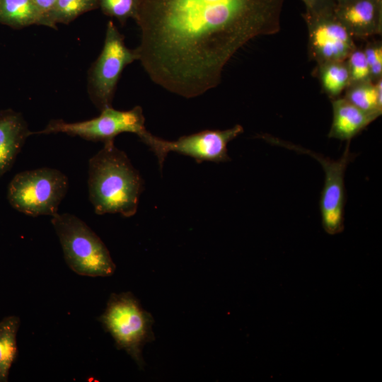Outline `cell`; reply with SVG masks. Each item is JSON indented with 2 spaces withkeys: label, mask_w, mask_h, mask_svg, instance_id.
I'll return each instance as SVG.
<instances>
[{
  "label": "cell",
  "mask_w": 382,
  "mask_h": 382,
  "mask_svg": "<svg viewBox=\"0 0 382 382\" xmlns=\"http://www.w3.org/2000/svg\"><path fill=\"white\" fill-rule=\"evenodd\" d=\"M69 187L66 175L40 168L16 174L8 186L7 198L16 210L30 216H54Z\"/></svg>",
  "instance_id": "5"
},
{
  "label": "cell",
  "mask_w": 382,
  "mask_h": 382,
  "mask_svg": "<svg viewBox=\"0 0 382 382\" xmlns=\"http://www.w3.org/2000/svg\"><path fill=\"white\" fill-rule=\"evenodd\" d=\"M97 8V0H57L52 9L42 18L40 25L55 28L57 23L68 24Z\"/></svg>",
  "instance_id": "18"
},
{
  "label": "cell",
  "mask_w": 382,
  "mask_h": 382,
  "mask_svg": "<svg viewBox=\"0 0 382 382\" xmlns=\"http://www.w3.org/2000/svg\"><path fill=\"white\" fill-rule=\"evenodd\" d=\"M64 259L76 273L88 277H108L115 270L110 253L96 233L81 219L69 213L52 216Z\"/></svg>",
  "instance_id": "3"
},
{
  "label": "cell",
  "mask_w": 382,
  "mask_h": 382,
  "mask_svg": "<svg viewBox=\"0 0 382 382\" xmlns=\"http://www.w3.org/2000/svg\"><path fill=\"white\" fill-rule=\"evenodd\" d=\"M104 329L115 342L143 368L142 349L154 339V319L131 292L112 294L103 313L98 318Z\"/></svg>",
  "instance_id": "4"
},
{
  "label": "cell",
  "mask_w": 382,
  "mask_h": 382,
  "mask_svg": "<svg viewBox=\"0 0 382 382\" xmlns=\"http://www.w3.org/2000/svg\"><path fill=\"white\" fill-rule=\"evenodd\" d=\"M100 112L99 116L81 122H66L62 120H52L42 130L33 134L64 133L88 141L105 143L114 140L116 136L123 132L134 133L140 138L147 132L140 106L126 111L115 110L110 106Z\"/></svg>",
  "instance_id": "9"
},
{
  "label": "cell",
  "mask_w": 382,
  "mask_h": 382,
  "mask_svg": "<svg viewBox=\"0 0 382 382\" xmlns=\"http://www.w3.org/2000/svg\"><path fill=\"white\" fill-rule=\"evenodd\" d=\"M42 18L52 9L57 0H33Z\"/></svg>",
  "instance_id": "23"
},
{
  "label": "cell",
  "mask_w": 382,
  "mask_h": 382,
  "mask_svg": "<svg viewBox=\"0 0 382 382\" xmlns=\"http://www.w3.org/2000/svg\"><path fill=\"white\" fill-rule=\"evenodd\" d=\"M360 110L381 116L382 113V78L349 85L344 96Z\"/></svg>",
  "instance_id": "14"
},
{
  "label": "cell",
  "mask_w": 382,
  "mask_h": 382,
  "mask_svg": "<svg viewBox=\"0 0 382 382\" xmlns=\"http://www.w3.org/2000/svg\"><path fill=\"white\" fill-rule=\"evenodd\" d=\"M308 14L318 15L334 12L336 4L333 0H301Z\"/></svg>",
  "instance_id": "22"
},
{
  "label": "cell",
  "mask_w": 382,
  "mask_h": 382,
  "mask_svg": "<svg viewBox=\"0 0 382 382\" xmlns=\"http://www.w3.org/2000/svg\"><path fill=\"white\" fill-rule=\"evenodd\" d=\"M317 66L323 92L331 100L340 97L350 83L346 60L328 62Z\"/></svg>",
  "instance_id": "17"
},
{
  "label": "cell",
  "mask_w": 382,
  "mask_h": 382,
  "mask_svg": "<svg viewBox=\"0 0 382 382\" xmlns=\"http://www.w3.org/2000/svg\"><path fill=\"white\" fill-rule=\"evenodd\" d=\"M308 33V54L317 65L345 61L357 47L354 37L334 12L313 15L304 13Z\"/></svg>",
  "instance_id": "10"
},
{
  "label": "cell",
  "mask_w": 382,
  "mask_h": 382,
  "mask_svg": "<svg viewBox=\"0 0 382 382\" xmlns=\"http://www.w3.org/2000/svg\"><path fill=\"white\" fill-rule=\"evenodd\" d=\"M350 83L371 81L369 65L363 49L355 48L346 59Z\"/></svg>",
  "instance_id": "20"
},
{
  "label": "cell",
  "mask_w": 382,
  "mask_h": 382,
  "mask_svg": "<svg viewBox=\"0 0 382 382\" xmlns=\"http://www.w3.org/2000/svg\"><path fill=\"white\" fill-rule=\"evenodd\" d=\"M41 15L33 0H0V23L13 28L39 25Z\"/></svg>",
  "instance_id": "15"
},
{
  "label": "cell",
  "mask_w": 382,
  "mask_h": 382,
  "mask_svg": "<svg viewBox=\"0 0 382 382\" xmlns=\"http://www.w3.org/2000/svg\"><path fill=\"white\" fill-rule=\"evenodd\" d=\"M378 1L382 3V0H378Z\"/></svg>",
  "instance_id": "25"
},
{
  "label": "cell",
  "mask_w": 382,
  "mask_h": 382,
  "mask_svg": "<svg viewBox=\"0 0 382 382\" xmlns=\"http://www.w3.org/2000/svg\"><path fill=\"white\" fill-rule=\"evenodd\" d=\"M97 3L105 15L124 25L128 18H137L140 0H97Z\"/></svg>",
  "instance_id": "19"
},
{
  "label": "cell",
  "mask_w": 382,
  "mask_h": 382,
  "mask_svg": "<svg viewBox=\"0 0 382 382\" xmlns=\"http://www.w3.org/2000/svg\"><path fill=\"white\" fill-rule=\"evenodd\" d=\"M372 81L382 78V44L381 41L366 43L363 48Z\"/></svg>",
  "instance_id": "21"
},
{
  "label": "cell",
  "mask_w": 382,
  "mask_h": 382,
  "mask_svg": "<svg viewBox=\"0 0 382 382\" xmlns=\"http://www.w3.org/2000/svg\"><path fill=\"white\" fill-rule=\"evenodd\" d=\"M31 134L21 113L10 109L0 112V178L11 168Z\"/></svg>",
  "instance_id": "12"
},
{
  "label": "cell",
  "mask_w": 382,
  "mask_h": 382,
  "mask_svg": "<svg viewBox=\"0 0 382 382\" xmlns=\"http://www.w3.org/2000/svg\"><path fill=\"white\" fill-rule=\"evenodd\" d=\"M332 121L328 137L351 141L379 116L364 112L344 97L332 100Z\"/></svg>",
  "instance_id": "13"
},
{
  "label": "cell",
  "mask_w": 382,
  "mask_h": 382,
  "mask_svg": "<svg viewBox=\"0 0 382 382\" xmlns=\"http://www.w3.org/2000/svg\"><path fill=\"white\" fill-rule=\"evenodd\" d=\"M259 137L274 145L308 154L320 163L325 173L324 185L320 199L322 225L325 231L330 235L342 233L345 226L344 214L346 202L345 173L348 164L356 156L349 150L351 141H347L342 156L337 160H333L268 134Z\"/></svg>",
  "instance_id": "6"
},
{
  "label": "cell",
  "mask_w": 382,
  "mask_h": 382,
  "mask_svg": "<svg viewBox=\"0 0 382 382\" xmlns=\"http://www.w3.org/2000/svg\"><path fill=\"white\" fill-rule=\"evenodd\" d=\"M88 172L89 199L97 214L130 217L136 214L144 180L114 140L105 142L89 159Z\"/></svg>",
  "instance_id": "2"
},
{
  "label": "cell",
  "mask_w": 382,
  "mask_h": 382,
  "mask_svg": "<svg viewBox=\"0 0 382 382\" xmlns=\"http://www.w3.org/2000/svg\"><path fill=\"white\" fill-rule=\"evenodd\" d=\"M334 13L354 38L381 33L382 3L378 0H348L336 4Z\"/></svg>",
  "instance_id": "11"
},
{
  "label": "cell",
  "mask_w": 382,
  "mask_h": 382,
  "mask_svg": "<svg viewBox=\"0 0 382 382\" xmlns=\"http://www.w3.org/2000/svg\"><path fill=\"white\" fill-rule=\"evenodd\" d=\"M138 60L136 49L128 48L124 36L112 21H108L102 51L88 73V91L100 111L110 107L124 69Z\"/></svg>",
  "instance_id": "7"
},
{
  "label": "cell",
  "mask_w": 382,
  "mask_h": 382,
  "mask_svg": "<svg viewBox=\"0 0 382 382\" xmlns=\"http://www.w3.org/2000/svg\"><path fill=\"white\" fill-rule=\"evenodd\" d=\"M333 1L335 2L336 4H340L348 0H333Z\"/></svg>",
  "instance_id": "24"
},
{
  "label": "cell",
  "mask_w": 382,
  "mask_h": 382,
  "mask_svg": "<svg viewBox=\"0 0 382 382\" xmlns=\"http://www.w3.org/2000/svg\"><path fill=\"white\" fill-rule=\"evenodd\" d=\"M20 319L11 316L0 321V382L8 381L9 370L18 354L16 335Z\"/></svg>",
  "instance_id": "16"
},
{
  "label": "cell",
  "mask_w": 382,
  "mask_h": 382,
  "mask_svg": "<svg viewBox=\"0 0 382 382\" xmlns=\"http://www.w3.org/2000/svg\"><path fill=\"white\" fill-rule=\"evenodd\" d=\"M284 0H140L138 60L156 84L192 98L215 88L252 39L280 30Z\"/></svg>",
  "instance_id": "1"
},
{
  "label": "cell",
  "mask_w": 382,
  "mask_h": 382,
  "mask_svg": "<svg viewBox=\"0 0 382 382\" xmlns=\"http://www.w3.org/2000/svg\"><path fill=\"white\" fill-rule=\"evenodd\" d=\"M243 132V127L236 125L224 130L207 129L183 136L173 141L156 137L148 131L139 139L154 153L161 170L165 158L171 151L192 157L197 163L229 161L227 145Z\"/></svg>",
  "instance_id": "8"
}]
</instances>
